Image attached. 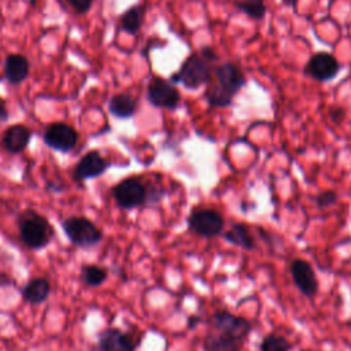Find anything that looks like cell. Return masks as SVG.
<instances>
[{
  "mask_svg": "<svg viewBox=\"0 0 351 351\" xmlns=\"http://www.w3.org/2000/svg\"><path fill=\"white\" fill-rule=\"evenodd\" d=\"M225 241L229 244H233L236 247H240L243 250L252 251L256 245L254 236L251 234L250 229L244 223H234L223 233Z\"/></svg>",
  "mask_w": 351,
  "mask_h": 351,
  "instance_id": "d6986e66",
  "label": "cell"
},
{
  "mask_svg": "<svg viewBox=\"0 0 351 351\" xmlns=\"http://www.w3.org/2000/svg\"><path fill=\"white\" fill-rule=\"evenodd\" d=\"M152 189L137 177H128L111 188V196L122 210H133L145 206L151 200Z\"/></svg>",
  "mask_w": 351,
  "mask_h": 351,
  "instance_id": "3957f363",
  "label": "cell"
},
{
  "mask_svg": "<svg viewBox=\"0 0 351 351\" xmlns=\"http://www.w3.org/2000/svg\"><path fill=\"white\" fill-rule=\"evenodd\" d=\"M30 71L29 59L22 53H10L4 62V78L11 85L22 84Z\"/></svg>",
  "mask_w": 351,
  "mask_h": 351,
  "instance_id": "9a60e30c",
  "label": "cell"
},
{
  "mask_svg": "<svg viewBox=\"0 0 351 351\" xmlns=\"http://www.w3.org/2000/svg\"><path fill=\"white\" fill-rule=\"evenodd\" d=\"M243 341L219 332L208 333L203 339V351H241Z\"/></svg>",
  "mask_w": 351,
  "mask_h": 351,
  "instance_id": "ac0fdd59",
  "label": "cell"
},
{
  "mask_svg": "<svg viewBox=\"0 0 351 351\" xmlns=\"http://www.w3.org/2000/svg\"><path fill=\"white\" fill-rule=\"evenodd\" d=\"M339 71H340V63L329 52L314 53L307 60L306 67H304V73L310 78H313L315 81H321V82L332 81L337 75Z\"/></svg>",
  "mask_w": 351,
  "mask_h": 351,
  "instance_id": "7c38bea8",
  "label": "cell"
},
{
  "mask_svg": "<svg viewBox=\"0 0 351 351\" xmlns=\"http://www.w3.org/2000/svg\"><path fill=\"white\" fill-rule=\"evenodd\" d=\"M147 100L154 107L176 110L181 103V95L171 81L152 77L147 86Z\"/></svg>",
  "mask_w": 351,
  "mask_h": 351,
  "instance_id": "8992f818",
  "label": "cell"
},
{
  "mask_svg": "<svg viewBox=\"0 0 351 351\" xmlns=\"http://www.w3.org/2000/svg\"><path fill=\"white\" fill-rule=\"evenodd\" d=\"M188 229L202 237L211 239L223 232V217L213 208H196L186 219Z\"/></svg>",
  "mask_w": 351,
  "mask_h": 351,
  "instance_id": "5b68a950",
  "label": "cell"
},
{
  "mask_svg": "<svg viewBox=\"0 0 351 351\" xmlns=\"http://www.w3.org/2000/svg\"><path fill=\"white\" fill-rule=\"evenodd\" d=\"M107 108L112 117L118 119H128L136 114L137 101L129 93H117L110 97Z\"/></svg>",
  "mask_w": 351,
  "mask_h": 351,
  "instance_id": "e0dca14e",
  "label": "cell"
},
{
  "mask_svg": "<svg viewBox=\"0 0 351 351\" xmlns=\"http://www.w3.org/2000/svg\"><path fill=\"white\" fill-rule=\"evenodd\" d=\"M213 77H215L214 82L232 97H234V95L247 84L243 70L233 62H225L215 66Z\"/></svg>",
  "mask_w": 351,
  "mask_h": 351,
  "instance_id": "30bf717a",
  "label": "cell"
},
{
  "mask_svg": "<svg viewBox=\"0 0 351 351\" xmlns=\"http://www.w3.org/2000/svg\"><path fill=\"white\" fill-rule=\"evenodd\" d=\"M329 115H330L332 122H335V123H340V122L344 119L346 112H344V110H343L341 107H333V108H330Z\"/></svg>",
  "mask_w": 351,
  "mask_h": 351,
  "instance_id": "4316f807",
  "label": "cell"
},
{
  "mask_svg": "<svg viewBox=\"0 0 351 351\" xmlns=\"http://www.w3.org/2000/svg\"><path fill=\"white\" fill-rule=\"evenodd\" d=\"M138 340L119 328H104L97 333L99 351H136Z\"/></svg>",
  "mask_w": 351,
  "mask_h": 351,
  "instance_id": "9c48e42d",
  "label": "cell"
},
{
  "mask_svg": "<svg viewBox=\"0 0 351 351\" xmlns=\"http://www.w3.org/2000/svg\"><path fill=\"white\" fill-rule=\"evenodd\" d=\"M207 89L204 92V99L207 100V103L211 107H217V108H225L232 106L233 103V97L229 96L226 92H223L211 78V81L207 84Z\"/></svg>",
  "mask_w": 351,
  "mask_h": 351,
  "instance_id": "7402d4cb",
  "label": "cell"
},
{
  "mask_svg": "<svg viewBox=\"0 0 351 351\" xmlns=\"http://www.w3.org/2000/svg\"><path fill=\"white\" fill-rule=\"evenodd\" d=\"M293 284L306 298H314L318 292V280L311 265L303 259H293L289 266Z\"/></svg>",
  "mask_w": 351,
  "mask_h": 351,
  "instance_id": "4fadbf2b",
  "label": "cell"
},
{
  "mask_svg": "<svg viewBox=\"0 0 351 351\" xmlns=\"http://www.w3.org/2000/svg\"><path fill=\"white\" fill-rule=\"evenodd\" d=\"M108 167L110 162L97 149H92L84 154L75 163L73 170V178L77 182L93 180L104 174Z\"/></svg>",
  "mask_w": 351,
  "mask_h": 351,
  "instance_id": "8fae6325",
  "label": "cell"
},
{
  "mask_svg": "<svg viewBox=\"0 0 351 351\" xmlns=\"http://www.w3.org/2000/svg\"><path fill=\"white\" fill-rule=\"evenodd\" d=\"M217 59L218 56L211 47H203L184 60L178 71L171 74L170 81L173 84H182L188 89L207 85L213 78V62Z\"/></svg>",
  "mask_w": 351,
  "mask_h": 351,
  "instance_id": "6da1fadb",
  "label": "cell"
},
{
  "mask_svg": "<svg viewBox=\"0 0 351 351\" xmlns=\"http://www.w3.org/2000/svg\"><path fill=\"white\" fill-rule=\"evenodd\" d=\"M8 118H10V112H8V108H7V103H5V100L0 96V123L7 122Z\"/></svg>",
  "mask_w": 351,
  "mask_h": 351,
  "instance_id": "83f0119b",
  "label": "cell"
},
{
  "mask_svg": "<svg viewBox=\"0 0 351 351\" xmlns=\"http://www.w3.org/2000/svg\"><path fill=\"white\" fill-rule=\"evenodd\" d=\"M49 293H51V284L45 277H33L23 285L21 291V296L23 302L33 306L43 304L48 299Z\"/></svg>",
  "mask_w": 351,
  "mask_h": 351,
  "instance_id": "2e32d148",
  "label": "cell"
},
{
  "mask_svg": "<svg viewBox=\"0 0 351 351\" xmlns=\"http://www.w3.org/2000/svg\"><path fill=\"white\" fill-rule=\"evenodd\" d=\"M337 200V195L336 192L333 191H325V192H321L317 197H315V202H317V206L318 207H329V206H333Z\"/></svg>",
  "mask_w": 351,
  "mask_h": 351,
  "instance_id": "d4e9b609",
  "label": "cell"
},
{
  "mask_svg": "<svg viewBox=\"0 0 351 351\" xmlns=\"http://www.w3.org/2000/svg\"><path fill=\"white\" fill-rule=\"evenodd\" d=\"M60 225L70 243L78 248H92L103 239V232L86 217L71 215L62 219Z\"/></svg>",
  "mask_w": 351,
  "mask_h": 351,
  "instance_id": "277c9868",
  "label": "cell"
},
{
  "mask_svg": "<svg viewBox=\"0 0 351 351\" xmlns=\"http://www.w3.org/2000/svg\"><path fill=\"white\" fill-rule=\"evenodd\" d=\"M200 321H202V318L197 317V315L189 317V318H188V328H189V329H195Z\"/></svg>",
  "mask_w": 351,
  "mask_h": 351,
  "instance_id": "f1b7e54d",
  "label": "cell"
},
{
  "mask_svg": "<svg viewBox=\"0 0 351 351\" xmlns=\"http://www.w3.org/2000/svg\"><path fill=\"white\" fill-rule=\"evenodd\" d=\"M282 3H284L285 5H289V7L296 8V3H298V0H282Z\"/></svg>",
  "mask_w": 351,
  "mask_h": 351,
  "instance_id": "f546056e",
  "label": "cell"
},
{
  "mask_svg": "<svg viewBox=\"0 0 351 351\" xmlns=\"http://www.w3.org/2000/svg\"><path fill=\"white\" fill-rule=\"evenodd\" d=\"M208 324L214 328L215 332L234 337L243 343L251 332V324L248 319L225 310H218L211 314L208 318Z\"/></svg>",
  "mask_w": 351,
  "mask_h": 351,
  "instance_id": "52a82bcc",
  "label": "cell"
},
{
  "mask_svg": "<svg viewBox=\"0 0 351 351\" xmlns=\"http://www.w3.org/2000/svg\"><path fill=\"white\" fill-rule=\"evenodd\" d=\"M107 277H108V271L99 265L89 263V265H82L81 267V280L86 287H90V288L100 287L103 282H106Z\"/></svg>",
  "mask_w": 351,
  "mask_h": 351,
  "instance_id": "44dd1931",
  "label": "cell"
},
{
  "mask_svg": "<svg viewBox=\"0 0 351 351\" xmlns=\"http://www.w3.org/2000/svg\"><path fill=\"white\" fill-rule=\"evenodd\" d=\"M144 19V8L141 5L129 7L119 18V27L128 34H136Z\"/></svg>",
  "mask_w": 351,
  "mask_h": 351,
  "instance_id": "ffe728a7",
  "label": "cell"
},
{
  "mask_svg": "<svg viewBox=\"0 0 351 351\" xmlns=\"http://www.w3.org/2000/svg\"><path fill=\"white\" fill-rule=\"evenodd\" d=\"M32 138V132L22 123L8 126L1 134V147L10 155H18L23 152Z\"/></svg>",
  "mask_w": 351,
  "mask_h": 351,
  "instance_id": "5bb4252c",
  "label": "cell"
},
{
  "mask_svg": "<svg viewBox=\"0 0 351 351\" xmlns=\"http://www.w3.org/2000/svg\"><path fill=\"white\" fill-rule=\"evenodd\" d=\"M67 3L77 14H86L92 7L93 0H67Z\"/></svg>",
  "mask_w": 351,
  "mask_h": 351,
  "instance_id": "484cf974",
  "label": "cell"
},
{
  "mask_svg": "<svg viewBox=\"0 0 351 351\" xmlns=\"http://www.w3.org/2000/svg\"><path fill=\"white\" fill-rule=\"evenodd\" d=\"M234 7L251 19L256 21H261L267 12L265 0H237L234 1Z\"/></svg>",
  "mask_w": 351,
  "mask_h": 351,
  "instance_id": "603a6c76",
  "label": "cell"
},
{
  "mask_svg": "<svg viewBox=\"0 0 351 351\" xmlns=\"http://www.w3.org/2000/svg\"><path fill=\"white\" fill-rule=\"evenodd\" d=\"M261 351H291L292 344L281 335L270 333L263 337L259 344Z\"/></svg>",
  "mask_w": 351,
  "mask_h": 351,
  "instance_id": "cb8c5ba5",
  "label": "cell"
},
{
  "mask_svg": "<svg viewBox=\"0 0 351 351\" xmlns=\"http://www.w3.org/2000/svg\"><path fill=\"white\" fill-rule=\"evenodd\" d=\"M43 140L51 149L66 154L77 145L78 132L64 122H53L44 130Z\"/></svg>",
  "mask_w": 351,
  "mask_h": 351,
  "instance_id": "ba28073f",
  "label": "cell"
},
{
  "mask_svg": "<svg viewBox=\"0 0 351 351\" xmlns=\"http://www.w3.org/2000/svg\"><path fill=\"white\" fill-rule=\"evenodd\" d=\"M16 228L23 245L33 251L44 250L55 236L49 219L33 208H26L18 214Z\"/></svg>",
  "mask_w": 351,
  "mask_h": 351,
  "instance_id": "7a4b0ae2",
  "label": "cell"
}]
</instances>
